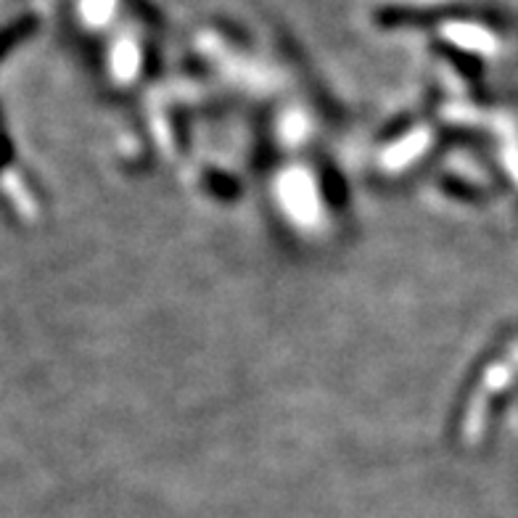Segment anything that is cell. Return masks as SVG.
Returning <instances> with one entry per match:
<instances>
[{"label":"cell","mask_w":518,"mask_h":518,"mask_svg":"<svg viewBox=\"0 0 518 518\" xmlns=\"http://www.w3.org/2000/svg\"><path fill=\"white\" fill-rule=\"evenodd\" d=\"M111 59H114V72L130 80L138 72V67H141V45L135 43V37H119Z\"/></svg>","instance_id":"6da1fadb"}]
</instances>
